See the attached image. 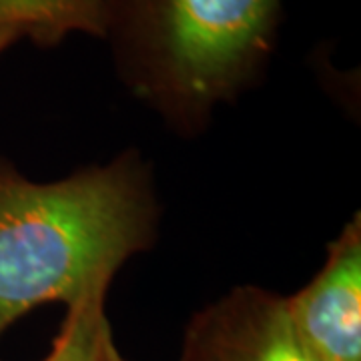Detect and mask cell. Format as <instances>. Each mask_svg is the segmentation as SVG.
<instances>
[{
    "instance_id": "cell-1",
    "label": "cell",
    "mask_w": 361,
    "mask_h": 361,
    "mask_svg": "<svg viewBox=\"0 0 361 361\" xmlns=\"http://www.w3.org/2000/svg\"><path fill=\"white\" fill-rule=\"evenodd\" d=\"M157 229L155 183L137 151L49 183L0 159V337L44 303L106 295Z\"/></svg>"
},
{
    "instance_id": "cell-2",
    "label": "cell",
    "mask_w": 361,
    "mask_h": 361,
    "mask_svg": "<svg viewBox=\"0 0 361 361\" xmlns=\"http://www.w3.org/2000/svg\"><path fill=\"white\" fill-rule=\"evenodd\" d=\"M285 0H101L103 42L130 94L179 135L265 75Z\"/></svg>"
},
{
    "instance_id": "cell-3",
    "label": "cell",
    "mask_w": 361,
    "mask_h": 361,
    "mask_svg": "<svg viewBox=\"0 0 361 361\" xmlns=\"http://www.w3.org/2000/svg\"><path fill=\"white\" fill-rule=\"evenodd\" d=\"M287 317L313 361H361V213L327 245L325 263L297 293Z\"/></svg>"
},
{
    "instance_id": "cell-4",
    "label": "cell",
    "mask_w": 361,
    "mask_h": 361,
    "mask_svg": "<svg viewBox=\"0 0 361 361\" xmlns=\"http://www.w3.org/2000/svg\"><path fill=\"white\" fill-rule=\"evenodd\" d=\"M177 361H313L299 343L285 295L241 285L191 317Z\"/></svg>"
},
{
    "instance_id": "cell-5",
    "label": "cell",
    "mask_w": 361,
    "mask_h": 361,
    "mask_svg": "<svg viewBox=\"0 0 361 361\" xmlns=\"http://www.w3.org/2000/svg\"><path fill=\"white\" fill-rule=\"evenodd\" d=\"M0 26L52 49L71 35L103 39L101 0H0Z\"/></svg>"
},
{
    "instance_id": "cell-6",
    "label": "cell",
    "mask_w": 361,
    "mask_h": 361,
    "mask_svg": "<svg viewBox=\"0 0 361 361\" xmlns=\"http://www.w3.org/2000/svg\"><path fill=\"white\" fill-rule=\"evenodd\" d=\"M104 299L106 295H92L68 307L51 351L40 361H125L104 311Z\"/></svg>"
},
{
    "instance_id": "cell-7",
    "label": "cell",
    "mask_w": 361,
    "mask_h": 361,
    "mask_svg": "<svg viewBox=\"0 0 361 361\" xmlns=\"http://www.w3.org/2000/svg\"><path fill=\"white\" fill-rule=\"evenodd\" d=\"M18 40H23V37L16 30L0 26V54L6 51V49H11L14 42H18Z\"/></svg>"
}]
</instances>
